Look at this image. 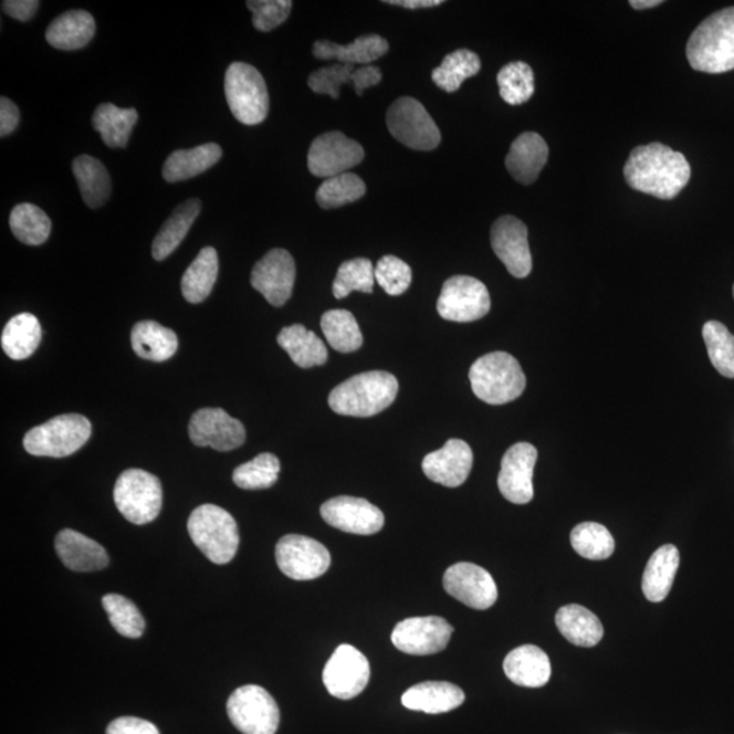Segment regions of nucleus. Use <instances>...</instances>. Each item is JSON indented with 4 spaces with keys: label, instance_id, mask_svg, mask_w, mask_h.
Segmentation results:
<instances>
[{
    "label": "nucleus",
    "instance_id": "obj_56",
    "mask_svg": "<svg viewBox=\"0 0 734 734\" xmlns=\"http://www.w3.org/2000/svg\"><path fill=\"white\" fill-rule=\"evenodd\" d=\"M392 6H400V8L417 10V9H430L441 6L443 2L441 0H388L385 2Z\"/></svg>",
    "mask_w": 734,
    "mask_h": 734
},
{
    "label": "nucleus",
    "instance_id": "obj_18",
    "mask_svg": "<svg viewBox=\"0 0 734 734\" xmlns=\"http://www.w3.org/2000/svg\"><path fill=\"white\" fill-rule=\"evenodd\" d=\"M537 449L528 442H518L503 455L499 487L508 502L525 505L534 500V470Z\"/></svg>",
    "mask_w": 734,
    "mask_h": 734
},
{
    "label": "nucleus",
    "instance_id": "obj_28",
    "mask_svg": "<svg viewBox=\"0 0 734 734\" xmlns=\"http://www.w3.org/2000/svg\"><path fill=\"white\" fill-rule=\"evenodd\" d=\"M96 34V21L85 10H71L59 15L46 29L45 39L53 49L78 51L85 49Z\"/></svg>",
    "mask_w": 734,
    "mask_h": 734
},
{
    "label": "nucleus",
    "instance_id": "obj_40",
    "mask_svg": "<svg viewBox=\"0 0 734 734\" xmlns=\"http://www.w3.org/2000/svg\"><path fill=\"white\" fill-rule=\"evenodd\" d=\"M481 57L470 50H458L443 59L441 66L431 74L434 84L447 93L458 92L463 82L479 74Z\"/></svg>",
    "mask_w": 734,
    "mask_h": 734
},
{
    "label": "nucleus",
    "instance_id": "obj_27",
    "mask_svg": "<svg viewBox=\"0 0 734 734\" xmlns=\"http://www.w3.org/2000/svg\"><path fill=\"white\" fill-rule=\"evenodd\" d=\"M389 51L388 41L377 34L360 35L352 44L339 45L328 40L316 41L313 55L322 61H335L342 64H363L369 66Z\"/></svg>",
    "mask_w": 734,
    "mask_h": 734
},
{
    "label": "nucleus",
    "instance_id": "obj_19",
    "mask_svg": "<svg viewBox=\"0 0 734 734\" xmlns=\"http://www.w3.org/2000/svg\"><path fill=\"white\" fill-rule=\"evenodd\" d=\"M491 247L514 277L524 280L532 272L528 229L512 216L496 219L491 228Z\"/></svg>",
    "mask_w": 734,
    "mask_h": 734
},
{
    "label": "nucleus",
    "instance_id": "obj_21",
    "mask_svg": "<svg viewBox=\"0 0 734 734\" xmlns=\"http://www.w3.org/2000/svg\"><path fill=\"white\" fill-rule=\"evenodd\" d=\"M295 262L287 251L272 250L254 265L251 283L272 306H283L292 297Z\"/></svg>",
    "mask_w": 734,
    "mask_h": 734
},
{
    "label": "nucleus",
    "instance_id": "obj_46",
    "mask_svg": "<svg viewBox=\"0 0 734 734\" xmlns=\"http://www.w3.org/2000/svg\"><path fill=\"white\" fill-rule=\"evenodd\" d=\"M280 459L272 453H262L248 463L235 468L233 482L244 490L270 489L280 478Z\"/></svg>",
    "mask_w": 734,
    "mask_h": 734
},
{
    "label": "nucleus",
    "instance_id": "obj_10",
    "mask_svg": "<svg viewBox=\"0 0 734 734\" xmlns=\"http://www.w3.org/2000/svg\"><path fill=\"white\" fill-rule=\"evenodd\" d=\"M228 714L237 730L244 734H275L280 727V707L260 685L237 689L229 698Z\"/></svg>",
    "mask_w": 734,
    "mask_h": 734
},
{
    "label": "nucleus",
    "instance_id": "obj_51",
    "mask_svg": "<svg viewBox=\"0 0 734 734\" xmlns=\"http://www.w3.org/2000/svg\"><path fill=\"white\" fill-rule=\"evenodd\" d=\"M247 6L253 13V27L259 32H271L287 20L293 2L290 0H250Z\"/></svg>",
    "mask_w": 734,
    "mask_h": 734
},
{
    "label": "nucleus",
    "instance_id": "obj_3",
    "mask_svg": "<svg viewBox=\"0 0 734 734\" xmlns=\"http://www.w3.org/2000/svg\"><path fill=\"white\" fill-rule=\"evenodd\" d=\"M691 67L707 74L734 70V8L704 20L686 43Z\"/></svg>",
    "mask_w": 734,
    "mask_h": 734
},
{
    "label": "nucleus",
    "instance_id": "obj_15",
    "mask_svg": "<svg viewBox=\"0 0 734 734\" xmlns=\"http://www.w3.org/2000/svg\"><path fill=\"white\" fill-rule=\"evenodd\" d=\"M188 430L195 445L210 447L218 452L234 451L247 438L244 424L222 408H201L193 413Z\"/></svg>",
    "mask_w": 734,
    "mask_h": 734
},
{
    "label": "nucleus",
    "instance_id": "obj_42",
    "mask_svg": "<svg viewBox=\"0 0 734 734\" xmlns=\"http://www.w3.org/2000/svg\"><path fill=\"white\" fill-rule=\"evenodd\" d=\"M366 193V186L363 179L355 174H343L331 177L318 187L316 200L319 207L325 210L337 209V207L354 203Z\"/></svg>",
    "mask_w": 734,
    "mask_h": 734
},
{
    "label": "nucleus",
    "instance_id": "obj_29",
    "mask_svg": "<svg viewBox=\"0 0 734 734\" xmlns=\"http://www.w3.org/2000/svg\"><path fill=\"white\" fill-rule=\"evenodd\" d=\"M679 565V549L673 544H665L650 556L642 578L643 595L649 601L661 602L667 599Z\"/></svg>",
    "mask_w": 734,
    "mask_h": 734
},
{
    "label": "nucleus",
    "instance_id": "obj_43",
    "mask_svg": "<svg viewBox=\"0 0 734 734\" xmlns=\"http://www.w3.org/2000/svg\"><path fill=\"white\" fill-rule=\"evenodd\" d=\"M570 541L576 553L589 560L608 559L615 550L611 532L597 523L577 525L572 532Z\"/></svg>",
    "mask_w": 734,
    "mask_h": 734
},
{
    "label": "nucleus",
    "instance_id": "obj_50",
    "mask_svg": "<svg viewBox=\"0 0 734 734\" xmlns=\"http://www.w3.org/2000/svg\"><path fill=\"white\" fill-rule=\"evenodd\" d=\"M354 66L336 63L333 66L315 71L307 80V85L317 94H327L331 98H339L340 87L352 84Z\"/></svg>",
    "mask_w": 734,
    "mask_h": 734
},
{
    "label": "nucleus",
    "instance_id": "obj_32",
    "mask_svg": "<svg viewBox=\"0 0 734 734\" xmlns=\"http://www.w3.org/2000/svg\"><path fill=\"white\" fill-rule=\"evenodd\" d=\"M222 158V149L217 144H206L191 150L171 153L164 165L162 176L168 182L192 179L214 167Z\"/></svg>",
    "mask_w": 734,
    "mask_h": 734
},
{
    "label": "nucleus",
    "instance_id": "obj_44",
    "mask_svg": "<svg viewBox=\"0 0 734 734\" xmlns=\"http://www.w3.org/2000/svg\"><path fill=\"white\" fill-rule=\"evenodd\" d=\"M500 94L505 103L521 105L535 93V75L529 64L513 62L502 67L499 76Z\"/></svg>",
    "mask_w": 734,
    "mask_h": 734
},
{
    "label": "nucleus",
    "instance_id": "obj_52",
    "mask_svg": "<svg viewBox=\"0 0 734 734\" xmlns=\"http://www.w3.org/2000/svg\"><path fill=\"white\" fill-rule=\"evenodd\" d=\"M106 734H159L151 722L136 717H120L111 722Z\"/></svg>",
    "mask_w": 734,
    "mask_h": 734
},
{
    "label": "nucleus",
    "instance_id": "obj_13",
    "mask_svg": "<svg viewBox=\"0 0 734 734\" xmlns=\"http://www.w3.org/2000/svg\"><path fill=\"white\" fill-rule=\"evenodd\" d=\"M370 665L366 657L352 644H340L324 668L323 682L329 694L348 701L366 689Z\"/></svg>",
    "mask_w": 734,
    "mask_h": 734
},
{
    "label": "nucleus",
    "instance_id": "obj_58",
    "mask_svg": "<svg viewBox=\"0 0 734 734\" xmlns=\"http://www.w3.org/2000/svg\"><path fill=\"white\" fill-rule=\"evenodd\" d=\"M733 297H734V286H733Z\"/></svg>",
    "mask_w": 734,
    "mask_h": 734
},
{
    "label": "nucleus",
    "instance_id": "obj_12",
    "mask_svg": "<svg viewBox=\"0 0 734 734\" xmlns=\"http://www.w3.org/2000/svg\"><path fill=\"white\" fill-rule=\"evenodd\" d=\"M275 556L284 576L295 581L322 577L331 566L329 550L315 538L302 535L283 536L276 544Z\"/></svg>",
    "mask_w": 734,
    "mask_h": 734
},
{
    "label": "nucleus",
    "instance_id": "obj_24",
    "mask_svg": "<svg viewBox=\"0 0 734 734\" xmlns=\"http://www.w3.org/2000/svg\"><path fill=\"white\" fill-rule=\"evenodd\" d=\"M547 159L546 140L536 133H524L513 141L506 157V168L514 180L529 186L537 180L538 175L546 167Z\"/></svg>",
    "mask_w": 734,
    "mask_h": 734
},
{
    "label": "nucleus",
    "instance_id": "obj_37",
    "mask_svg": "<svg viewBox=\"0 0 734 734\" xmlns=\"http://www.w3.org/2000/svg\"><path fill=\"white\" fill-rule=\"evenodd\" d=\"M219 271L218 253L212 247L203 248L182 275L181 292L189 304H200L214 289Z\"/></svg>",
    "mask_w": 734,
    "mask_h": 734
},
{
    "label": "nucleus",
    "instance_id": "obj_55",
    "mask_svg": "<svg viewBox=\"0 0 734 734\" xmlns=\"http://www.w3.org/2000/svg\"><path fill=\"white\" fill-rule=\"evenodd\" d=\"M18 123H20V109L17 108L13 101L6 97L0 98V136L4 138L14 133Z\"/></svg>",
    "mask_w": 734,
    "mask_h": 734
},
{
    "label": "nucleus",
    "instance_id": "obj_30",
    "mask_svg": "<svg viewBox=\"0 0 734 734\" xmlns=\"http://www.w3.org/2000/svg\"><path fill=\"white\" fill-rule=\"evenodd\" d=\"M555 623L560 635L576 647L594 648L604 636L600 619L588 608L577 604L562 607L556 614Z\"/></svg>",
    "mask_w": 734,
    "mask_h": 734
},
{
    "label": "nucleus",
    "instance_id": "obj_35",
    "mask_svg": "<svg viewBox=\"0 0 734 734\" xmlns=\"http://www.w3.org/2000/svg\"><path fill=\"white\" fill-rule=\"evenodd\" d=\"M73 174L78 182L81 197L91 209H99L108 201L112 192L111 176L97 158L76 157Z\"/></svg>",
    "mask_w": 734,
    "mask_h": 734
},
{
    "label": "nucleus",
    "instance_id": "obj_49",
    "mask_svg": "<svg viewBox=\"0 0 734 734\" xmlns=\"http://www.w3.org/2000/svg\"><path fill=\"white\" fill-rule=\"evenodd\" d=\"M376 281L389 295H401L411 286L412 271L401 259L388 254L375 268Z\"/></svg>",
    "mask_w": 734,
    "mask_h": 734
},
{
    "label": "nucleus",
    "instance_id": "obj_38",
    "mask_svg": "<svg viewBox=\"0 0 734 734\" xmlns=\"http://www.w3.org/2000/svg\"><path fill=\"white\" fill-rule=\"evenodd\" d=\"M41 342V325L32 313H21L11 318L3 329L2 348L11 359L22 360L38 350Z\"/></svg>",
    "mask_w": 734,
    "mask_h": 734
},
{
    "label": "nucleus",
    "instance_id": "obj_22",
    "mask_svg": "<svg viewBox=\"0 0 734 734\" xmlns=\"http://www.w3.org/2000/svg\"><path fill=\"white\" fill-rule=\"evenodd\" d=\"M472 464L471 447L461 440H449L445 447L426 455L422 468L431 482L454 489L470 476Z\"/></svg>",
    "mask_w": 734,
    "mask_h": 734
},
{
    "label": "nucleus",
    "instance_id": "obj_48",
    "mask_svg": "<svg viewBox=\"0 0 734 734\" xmlns=\"http://www.w3.org/2000/svg\"><path fill=\"white\" fill-rule=\"evenodd\" d=\"M105 612L108 614L111 625L118 635L127 638H139L146 629L145 618L138 607L127 597L120 595H106L103 597Z\"/></svg>",
    "mask_w": 734,
    "mask_h": 734
},
{
    "label": "nucleus",
    "instance_id": "obj_1",
    "mask_svg": "<svg viewBox=\"0 0 734 734\" xmlns=\"http://www.w3.org/2000/svg\"><path fill=\"white\" fill-rule=\"evenodd\" d=\"M623 171L632 189L662 200L677 198L691 179V167L683 154L662 144L636 147Z\"/></svg>",
    "mask_w": 734,
    "mask_h": 734
},
{
    "label": "nucleus",
    "instance_id": "obj_23",
    "mask_svg": "<svg viewBox=\"0 0 734 734\" xmlns=\"http://www.w3.org/2000/svg\"><path fill=\"white\" fill-rule=\"evenodd\" d=\"M55 548L64 566L73 572H98L109 564V556L103 546L73 529L59 532Z\"/></svg>",
    "mask_w": 734,
    "mask_h": 734
},
{
    "label": "nucleus",
    "instance_id": "obj_53",
    "mask_svg": "<svg viewBox=\"0 0 734 734\" xmlns=\"http://www.w3.org/2000/svg\"><path fill=\"white\" fill-rule=\"evenodd\" d=\"M382 80L381 70L375 66H363L355 69L353 73L352 84L357 92L358 96H363L366 88L377 86Z\"/></svg>",
    "mask_w": 734,
    "mask_h": 734
},
{
    "label": "nucleus",
    "instance_id": "obj_36",
    "mask_svg": "<svg viewBox=\"0 0 734 734\" xmlns=\"http://www.w3.org/2000/svg\"><path fill=\"white\" fill-rule=\"evenodd\" d=\"M136 122H138V112L134 108L122 109L109 103L101 104L94 111L92 118L94 129L112 149H123L127 146Z\"/></svg>",
    "mask_w": 734,
    "mask_h": 734
},
{
    "label": "nucleus",
    "instance_id": "obj_6",
    "mask_svg": "<svg viewBox=\"0 0 734 734\" xmlns=\"http://www.w3.org/2000/svg\"><path fill=\"white\" fill-rule=\"evenodd\" d=\"M91 436V420L80 413H66L29 430L23 448L39 458L62 459L78 452Z\"/></svg>",
    "mask_w": 734,
    "mask_h": 734
},
{
    "label": "nucleus",
    "instance_id": "obj_34",
    "mask_svg": "<svg viewBox=\"0 0 734 734\" xmlns=\"http://www.w3.org/2000/svg\"><path fill=\"white\" fill-rule=\"evenodd\" d=\"M133 348L138 357L151 363H165L179 348L175 331L162 327L156 322H140L134 325L132 333Z\"/></svg>",
    "mask_w": 734,
    "mask_h": 734
},
{
    "label": "nucleus",
    "instance_id": "obj_11",
    "mask_svg": "<svg viewBox=\"0 0 734 734\" xmlns=\"http://www.w3.org/2000/svg\"><path fill=\"white\" fill-rule=\"evenodd\" d=\"M490 310L491 300L485 284L465 275L449 277L437 302L438 315L453 323L476 322Z\"/></svg>",
    "mask_w": 734,
    "mask_h": 734
},
{
    "label": "nucleus",
    "instance_id": "obj_45",
    "mask_svg": "<svg viewBox=\"0 0 734 734\" xmlns=\"http://www.w3.org/2000/svg\"><path fill=\"white\" fill-rule=\"evenodd\" d=\"M376 275L375 265L367 259L347 260L337 270L333 292L335 298L348 297L353 292L373 293Z\"/></svg>",
    "mask_w": 734,
    "mask_h": 734
},
{
    "label": "nucleus",
    "instance_id": "obj_41",
    "mask_svg": "<svg viewBox=\"0 0 734 734\" xmlns=\"http://www.w3.org/2000/svg\"><path fill=\"white\" fill-rule=\"evenodd\" d=\"M10 229L17 240L31 247L43 245L50 239L52 223L40 207L22 203L14 207L10 214Z\"/></svg>",
    "mask_w": 734,
    "mask_h": 734
},
{
    "label": "nucleus",
    "instance_id": "obj_17",
    "mask_svg": "<svg viewBox=\"0 0 734 734\" xmlns=\"http://www.w3.org/2000/svg\"><path fill=\"white\" fill-rule=\"evenodd\" d=\"M453 627L438 617L408 618L400 621L392 632L396 649L406 654H436L448 647Z\"/></svg>",
    "mask_w": 734,
    "mask_h": 734
},
{
    "label": "nucleus",
    "instance_id": "obj_54",
    "mask_svg": "<svg viewBox=\"0 0 734 734\" xmlns=\"http://www.w3.org/2000/svg\"><path fill=\"white\" fill-rule=\"evenodd\" d=\"M39 6L40 3L35 0H6L2 3V9L6 14L14 18V20L27 22L38 13Z\"/></svg>",
    "mask_w": 734,
    "mask_h": 734
},
{
    "label": "nucleus",
    "instance_id": "obj_8",
    "mask_svg": "<svg viewBox=\"0 0 734 734\" xmlns=\"http://www.w3.org/2000/svg\"><path fill=\"white\" fill-rule=\"evenodd\" d=\"M118 512L129 523L145 525L161 513L162 487L157 476L144 470H127L118 476L114 490Z\"/></svg>",
    "mask_w": 734,
    "mask_h": 734
},
{
    "label": "nucleus",
    "instance_id": "obj_20",
    "mask_svg": "<svg viewBox=\"0 0 734 734\" xmlns=\"http://www.w3.org/2000/svg\"><path fill=\"white\" fill-rule=\"evenodd\" d=\"M325 523L354 535H375L382 529L384 513L369 501L336 496L319 508Z\"/></svg>",
    "mask_w": 734,
    "mask_h": 734
},
{
    "label": "nucleus",
    "instance_id": "obj_57",
    "mask_svg": "<svg viewBox=\"0 0 734 734\" xmlns=\"http://www.w3.org/2000/svg\"><path fill=\"white\" fill-rule=\"evenodd\" d=\"M661 0H631L630 6L636 10H647L660 6Z\"/></svg>",
    "mask_w": 734,
    "mask_h": 734
},
{
    "label": "nucleus",
    "instance_id": "obj_9",
    "mask_svg": "<svg viewBox=\"0 0 734 734\" xmlns=\"http://www.w3.org/2000/svg\"><path fill=\"white\" fill-rule=\"evenodd\" d=\"M389 133L412 150L431 151L441 144L440 128L418 99L401 97L387 112Z\"/></svg>",
    "mask_w": 734,
    "mask_h": 734
},
{
    "label": "nucleus",
    "instance_id": "obj_31",
    "mask_svg": "<svg viewBox=\"0 0 734 734\" xmlns=\"http://www.w3.org/2000/svg\"><path fill=\"white\" fill-rule=\"evenodd\" d=\"M200 210L201 201L199 199H189L176 207L154 239L151 252L157 262L169 258L179 248L191 230L195 219L199 217Z\"/></svg>",
    "mask_w": 734,
    "mask_h": 734
},
{
    "label": "nucleus",
    "instance_id": "obj_14",
    "mask_svg": "<svg viewBox=\"0 0 734 734\" xmlns=\"http://www.w3.org/2000/svg\"><path fill=\"white\" fill-rule=\"evenodd\" d=\"M365 158L364 147L345 134L333 132L317 136L307 154V168L322 179L347 174Z\"/></svg>",
    "mask_w": 734,
    "mask_h": 734
},
{
    "label": "nucleus",
    "instance_id": "obj_25",
    "mask_svg": "<svg viewBox=\"0 0 734 734\" xmlns=\"http://www.w3.org/2000/svg\"><path fill=\"white\" fill-rule=\"evenodd\" d=\"M465 701L464 691L448 682H424L411 686L401 696L402 706L413 712L442 714L452 712Z\"/></svg>",
    "mask_w": 734,
    "mask_h": 734
},
{
    "label": "nucleus",
    "instance_id": "obj_7",
    "mask_svg": "<svg viewBox=\"0 0 734 734\" xmlns=\"http://www.w3.org/2000/svg\"><path fill=\"white\" fill-rule=\"evenodd\" d=\"M224 94L232 114L245 126H258L268 118L270 97L263 75L251 64L235 62L224 75Z\"/></svg>",
    "mask_w": 734,
    "mask_h": 734
},
{
    "label": "nucleus",
    "instance_id": "obj_39",
    "mask_svg": "<svg viewBox=\"0 0 734 734\" xmlns=\"http://www.w3.org/2000/svg\"><path fill=\"white\" fill-rule=\"evenodd\" d=\"M322 329L328 345L336 352L354 353L363 346L364 336L352 312L345 310L325 312L322 317Z\"/></svg>",
    "mask_w": 734,
    "mask_h": 734
},
{
    "label": "nucleus",
    "instance_id": "obj_16",
    "mask_svg": "<svg viewBox=\"0 0 734 734\" xmlns=\"http://www.w3.org/2000/svg\"><path fill=\"white\" fill-rule=\"evenodd\" d=\"M443 588L465 606L489 609L499 600V588L485 568L460 562L448 568L443 576Z\"/></svg>",
    "mask_w": 734,
    "mask_h": 734
},
{
    "label": "nucleus",
    "instance_id": "obj_2",
    "mask_svg": "<svg viewBox=\"0 0 734 734\" xmlns=\"http://www.w3.org/2000/svg\"><path fill=\"white\" fill-rule=\"evenodd\" d=\"M399 392V382L387 371H366L337 385L329 407L339 416L369 418L387 410Z\"/></svg>",
    "mask_w": 734,
    "mask_h": 734
},
{
    "label": "nucleus",
    "instance_id": "obj_26",
    "mask_svg": "<svg viewBox=\"0 0 734 734\" xmlns=\"http://www.w3.org/2000/svg\"><path fill=\"white\" fill-rule=\"evenodd\" d=\"M503 671L514 684L538 689L549 682L550 662L546 651L534 644H524L506 656Z\"/></svg>",
    "mask_w": 734,
    "mask_h": 734
},
{
    "label": "nucleus",
    "instance_id": "obj_47",
    "mask_svg": "<svg viewBox=\"0 0 734 734\" xmlns=\"http://www.w3.org/2000/svg\"><path fill=\"white\" fill-rule=\"evenodd\" d=\"M709 358L721 376L734 378V336L720 322H707L702 329Z\"/></svg>",
    "mask_w": 734,
    "mask_h": 734
},
{
    "label": "nucleus",
    "instance_id": "obj_4",
    "mask_svg": "<svg viewBox=\"0 0 734 734\" xmlns=\"http://www.w3.org/2000/svg\"><path fill=\"white\" fill-rule=\"evenodd\" d=\"M470 381L473 394L491 406L506 405L520 398L526 378L513 355L496 352L483 355L471 366Z\"/></svg>",
    "mask_w": 734,
    "mask_h": 734
},
{
    "label": "nucleus",
    "instance_id": "obj_33",
    "mask_svg": "<svg viewBox=\"0 0 734 734\" xmlns=\"http://www.w3.org/2000/svg\"><path fill=\"white\" fill-rule=\"evenodd\" d=\"M277 343L290 355L293 363L302 369L327 363V347L315 333L307 331L304 325L294 324L283 328L277 335Z\"/></svg>",
    "mask_w": 734,
    "mask_h": 734
},
{
    "label": "nucleus",
    "instance_id": "obj_5",
    "mask_svg": "<svg viewBox=\"0 0 734 734\" xmlns=\"http://www.w3.org/2000/svg\"><path fill=\"white\" fill-rule=\"evenodd\" d=\"M188 534L206 558L227 565L239 549V526L232 514L217 505H201L188 520Z\"/></svg>",
    "mask_w": 734,
    "mask_h": 734
}]
</instances>
